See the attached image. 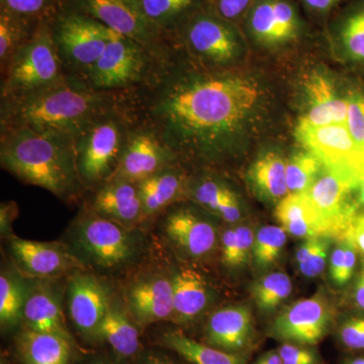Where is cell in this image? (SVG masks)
Returning a JSON list of instances; mask_svg holds the SVG:
<instances>
[{
  "label": "cell",
  "mask_w": 364,
  "mask_h": 364,
  "mask_svg": "<svg viewBox=\"0 0 364 364\" xmlns=\"http://www.w3.org/2000/svg\"><path fill=\"white\" fill-rule=\"evenodd\" d=\"M177 159L176 155L152 129L131 119L123 155L109 181L136 183L160 170L176 165Z\"/></svg>",
  "instance_id": "12"
},
{
  "label": "cell",
  "mask_w": 364,
  "mask_h": 364,
  "mask_svg": "<svg viewBox=\"0 0 364 364\" xmlns=\"http://www.w3.org/2000/svg\"><path fill=\"white\" fill-rule=\"evenodd\" d=\"M18 214V207L14 202L2 203L0 208V226H1V233L7 235V232L11 229V224L14 218Z\"/></svg>",
  "instance_id": "47"
},
{
  "label": "cell",
  "mask_w": 364,
  "mask_h": 364,
  "mask_svg": "<svg viewBox=\"0 0 364 364\" xmlns=\"http://www.w3.org/2000/svg\"><path fill=\"white\" fill-rule=\"evenodd\" d=\"M259 92L254 83L222 74L184 70L173 53L154 66L145 81L124 91V107L136 123L152 129L179 155L217 160L253 109Z\"/></svg>",
  "instance_id": "1"
},
{
  "label": "cell",
  "mask_w": 364,
  "mask_h": 364,
  "mask_svg": "<svg viewBox=\"0 0 364 364\" xmlns=\"http://www.w3.org/2000/svg\"><path fill=\"white\" fill-rule=\"evenodd\" d=\"M53 18L41 21L33 37L1 72V100L30 95L59 82L67 75L53 39Z\"/></svg>",
  "instance_id": "6"
},
{
  "label": "cell",
  "mask_w": 364,
  "mask_h": 364,
  "mask_svg": "<svg viewBox=\"0 0 364 364\" xmlns=\"http://www.w3.org/2000/svg\"><path fill=\"white\" fill-rule=\"evenodd\" d=\"M343 364H364V358L349 359V360L345 361Z\"/></svg>",
  "instance_id": "54"
},
{
  "label": "cell",
  "mask_w": 364,
  "mask_h": 364,
  "mask_svg": "<svg viewBox=\"0 0 364 364\" xmlns=\"http://www.w3.org/2000/svg\"><path fill=\"white\" fill-rule=\"evenodd\" d=\"M293 291V284L287 273L274 272L260 277L252 287V296L256 306L262 313H272Z\"/></svg>",
  "instance_id": "33"
},
{
  "label": "cell",
  "mask_w": 364,
  "mask_h": 364,
  "mask_svg": "<svg viewBox=\"0 0 364 364\" xmlns=\"http://www.w3.org/2000/svg\"><path fill=\"white\" fill-rule=\"evenodd\" d=\"M63 7L131 38L156 60L171 52L170 40L149 20L141 0H64Z\"/></svg>",
  "instance_id": "7"
},
{
  "label": "cell",
  "mask_w": 364,
  "mask_h": 364,
  "mask_svg": "<svg viewBox=\"0 0 364 364\" xmlns=\"http://www.w3.org/2000/svg\"><path fill=\"white\" fill-rule=\"evenodd\" d=\"M341 40L345 51L352 59L364 62V4L345 18Z\"/></svg>",
  "instance_id": "40"
},
{
  "label": "cell",
  "mask_w": 364,
  "mask_h": 364,
  "mask_svg": "<svg viewBox=\"0 0 364 364\" xmlns=\"http://www.w3.org/2000/svg\"><path fill=\"white\" fill-rule=\"evenodd\" d=\"M109 287L93 273H72L67 287V305L72 323L85 335L95 336L112 305Z\"/></svg>",
  "instance_id": "17"
},
{
  "label": "cell",
  "mask_w": 364,
  "mask_h": 364,
  "mask_svg": "<svg viewBox=\"0 0 364 364\" xmlns=\"http://www.w3.org/2000/svg\"><path fill=\"white\" fill-rule=\"evenodd\" d=\"M16 352L23 364H69L71 339L25 328L16 337Z\"/></svg>",
  "instance_id": "24"
},
{
  "label": "cell",
  "mask_w": 364,
  "mask_h": 364,
  "mask_svg": "<svg viewBox=\"0 0 364 364\" xmlns=\"http://www.w3.org/2000/svg\"><path fill=\"white\" fill-rule=\"evenodd\" d=\"M253 336V315L246 305L228 306L215 311L205 323V343L231 353L247 349Z\"/></svg>",
  "instance_id": "19"
},
{
  "label": "cell",
  "mask_w": 364,
  "mask_h": 364,
  "mask_svg": "<svg viewBox=\"0 0 364 364\" xmlns=\"http://www.w3.org/2000/svg\"><path fill=\"white\" fill-rule=\"evenodd\" d=\"M163 233L176 250L191 259H205L220 243L214 220L188 207L174 208L167 214Z\"/></svg>",
  "instance_id": "16"
},
{
  "label": "cell",
  "mask_w": 364,
  "mask_h": 364,
  "mask_svg": "<svg viewBox=\"0 0 364 364\" xmlns=\"http://www.w3.org/2000/svg\"><path fill=\"white\" fill-rule=\"evenodd\" d=\"M42 21L0 11V68L6 70L16 53L33 37Z\"/></svg>",
  "instance_id": "31"
},
{
  "label": "cell",
  "mask_w": 364,
  "mask_h": 364,
  "mask_svg": "<svg viewBox=\"0 0 364 364\" xmlns=\"http://www.w3.org/2000/svg\"><path fill=\"white\" fill-rule=\"evenodd\" d=\"M23 321L28 329L71 339L59 294L47 279H37L28 284Z\"/></svg>",
  "instance_id": "21"
},
{
  "label": "cell",
  "mask_w": 364,
  "mask_h": 364,
  "mask_svg": "<svg viewBox=\"0 0 364 364\" xmlns=\"http://www.w3.org/2000/svg\"><path fill=\"white\" fill-rule=\"evenodd\" d=\"M349 238L355 244L356 248L364 255V215H358L352 227Z\"/></svg>",
  "instance_id": "48"
},
{
  "label": "cell",
  "mask_w": 364,
  "mask_h": 364,
  "mask_svg": "<svg viewBox=\"0 0 364 364\" xmlns=\"http://www.w3.org/2000/svg\"><path fill=\"white\" fill-rule=\"evenodd\" d=\"M273 9L282 42L293 39L298 32V18L294 7L284 0H273Z\"/></svg>",
  "instance_id": "43"
},
{
  "label": "cell",
  "mask_w": 364,
  "mask_h": 364,
  "mask_svg": "<svg viewBox=\"0 0 364 364\" xmlns=\"http://www.w3.org/2000/svg\"><path fill=\"white\" fill-rule=\"evenodd\" d=\"M52 33L66 74L82 78L107 47L109 28L62 7L52 21Z\"/></svg>",
  "instance_id": "10"
},
{
  "label": "cell",
  "mask_w": 364,
  "mask_h": 364,
  "mask_svg": "<svg viewBox=\"0 0 364 364\" xmlns=\"http://www.w3.org/2000/svg\"><path fill=\"white\" fill-rule=\"evenodd\" d=\"M250 26L255 37L262 42L268 44L282 42L273 9V0H263L254 7Z\"/></svg>",
  "instance_id": "41"
},
{
  "label": "cell",
  "mask_w": 364,
  "mask_h": 364,
  "mask_svg": "<svg viewBox=\"0 0 364 364\" xmlns=\"http://www.w3.org/2000/svg\"><path fill=\"white\" fill-rule=\"evenodd\" d=\"M255 364H262V363H260L259 361H256Z\"/></svg>",
  "instance_id": "57"
},
{
  "label": "cell",
  "mask_w": 364,
  "mask_h": 364,
  "mask_svg": "<svg viewBox=\"0 0 364 364\" xmlns=\"http://www.w3.org/2000/svg\"><path fill=\"white\" fill-rule=\"evenodd\" d=\"M296 135L305 150L315 155L325 167L359 169L364 152L354 142L346 124L308 127L299 124Z\"/></svg>",
  "instance_id": "18"
},
{
  "label": "cell",
  "mask_w": 364,
  "mask_h": 364,
  "mask_svg": "<svg viewBox=\"0 0 364 364\" xmlns=\"http://www.w3.org/2000/svg\"><path fill=\"white\" fill-rule=\"evenodd\" d=\"M92 364H107V363H92Z\"/></svg>",
  "instance_id": "56"
},
{
  "label": "cell",
  "mask_w": 364,
  "mask_h": 364,
  "mask_svg": "<svg viewBox=\"0 0 364 364\" xmlns=\"http://www.w3.org/2000/svg\"><path fill=\"white\" fill-rule=\"evenodd\" d=\"M173 289V321L181 324L200 317L214 301V289L195 268L179 267L169 272Z\"/></svg>",
  "instance_id": "20"
},
{
  "label": "cell",
  "mask_w": 364,
  "mask_h": 364,
  "mask_svg": "<svg viewBox=\"0 0 364 364\" xmlns=\"http://www.w3.org/2000/svg\"><path fill=\"white\" fill-rule=\"evenodd\" d=\"M160 342L193 364H246L245 358L240 353H231L200 343L177 330L163 333Z\"/></svg>",
  "instance_id": "28"
},
{
  "label": "cell",
  "mask_w": 364,
  "mask_h": 364,
  "mask_svg": "<svg viewBox=\"0 0 364 364\" xmlns=\"http://www.w3.org/2000/svg\"><path fill=\"white\" fill-rule=\"evenodd\" d=\"M341 343L352 350H364V318H347L339 328Z\"/></svg>",
  "instance_id": "44"
},
{
  "label": "cell",
  "mask_w": 364,
  "mask_h": 364,
  "mask_svg": "<svg viewBox=\"0 0 364 364\" xmlns=\"http://www.w3.org/2000/svg\"><path fill=\"white\" fill-rule=\"evenodd\" d=\"M28 282L16 270H2L0 275V323L11 329L23 321Z\"/></svg>",
  "instance_id": "30"
},
{
  "label": "cell",
  "mask_w": 364,
  "mask_h": 364,
  "mask_svg": "<svg viewBox=\"0 0 364 364\" xmlns=\"http://www.w3.org/2000/svg\"><path fill=\"white\" fill-rule=\"evenodd\" d=\"M1 167L20 181L64 200L83 188L76 162L75 138L18 129L0 134Z\"/></svg>",
  "instance_id": "3"
},
{
  "label": "cell",
  "mask_w": 364,
  "mask_h": 364,
  "mask_svg": "<svg viewBox=\"0 0 364 364\" xmlns=\"http://www.w3.org/2000/svg\"><path fill=\"white\" fill-rule=\"evenodd\" d=\"M346 126L354 142L364 152V93L354 92L349 95Z\"/></svg>",
  "instance_id": "42"
},
{
  "label": "cell",
  "mask_w": 364,
  "mask_h": 364,
  "mask_svg": "<svg viewBox=\"0 0 364 364\" xmlns=\"http://www.w3.org/2000/svg\"><path fill=\"white\" fill-rule=\"evenodd\" d=\"M358 250L350 238L339 240L330 257L329 272L336 286L344 287L350 282L358 260Z\"/></svg>",
  "instance_id": "38"
},
{
  "label": "cell",
  "mask_w": 364,
  "mask_h": 364,
  "mask_svg": "<svg viewBox=\"0 0 364 364\" xmlns=\"http://www.w3.org/2000/svg\"><path fill=\"white\" fill-rule=\"evenodd\" d=\"M257 361L262 364H284L277 350L268 351L267 353L262 354Z\"/></svg>",
  "instance_id": "53"
},
{
  "label": "cell",
  "mask_w": 364,
  "mask_h": 364,
  "mask_svg": "<svg viewBox=\"0 0 364 364\" xmlns=\"http://www.w3.org/2000/svg\"><path fill=\"white\" fill-rule=\"evenodd\" d=\"M91 212L133 229L144 220L142 202L134 182L112 181L97 188Z\"/></svg>",
  "instance_id": "22"
},
{
  "label": "cell",
  "mask_w": 364,
  "mask_h": 364,
  "mask_svg": "<svg viewBox=\"0 0 364 364\" xmlns=\"http://www.w3.org/2000/svg\"><path fill=\"white\" fill-rule=\"evenodd\" d=\"M71 240L81 263L100 272L128 267L142 252L140 234L92 212L74 224Z\"/></svg>",
  "instance_id": "4"
},
{
  "label": "cell",
  "mask_w": 364,
  "mask_h": 364,
  "mask_svg": "<svg viewBox=\"0 0 364 364\" xmlns=\"http://www.w3.org/2000/svg\"><path fill=\"white\" fill-rule=\"evenodd\" d=\"M358 196L359 203L364 205V153L358 170Z\"/></svg>",
  "instance_id": "52"
},
{
  "label": "cell",
  "mask_w": 364,
  "mask_h": 364,
  "mask_svg": "<svg viewBox=\"0 0 364 364\" xmlns=\"http://www.w3.org/2000/svg\"><path fill=\"white\" fill-rule=\"evenodd\" d=\"M144 220L154 217L186 196L188 179L176 165L136 182Z\"/></svg>",
  "instance_id": "23"
},
{
  "label": "cell",
  "mask_w": 364,
  "mask_h": 364,
  "mask_svg": "<svg viewBox=\"0 0 364 364\" xmlns=\"http://www.w3.org/2000/svg\"><path fill=\"white\" fill-rule=\"evenodd\" d=\"M249 2L250 0H212L213 9L227 21L241 16L247 9Z\"/></svg>",
  "instance_id": "46"
},
{
  "label": "cell",
  "mask_w": 364,
  "mask_h": 364,
  "mask_svg": "<svg viewBox=\"0 0 364 364\" xmlns=\"http://www.w3.org/2000/svg\"><path fill=\"white\" fill-rule=\"evenodd\" d=\"M324 165L309 151L294 154L287 162V184L289 193H306L317 181Z\"/></svg>",
  "instance_id": "34"
},
{
  "label": "cell",
  "mask_w": 364,
  "mask_h": 364,
  "mask_svg": "<svg viewBox=\"0 0 364 364\" xmlns=\"http://www.w3.org/2000/svg\"><path fill=\"white\" fill-rule=\"evenodd\" d=\"M141 364H177L166 356L159 353H149L145 356Z\"/></svg>",
  "instance_id": "51"
},
{
  "label": "cell",
  "mask_w": 364,
  "mask_h": 364,
  "mask_svg": "<svg viewBox=\"0 0 364 364\" xmlns=\"http://www.w3.org/2000/svg\"><path fill=\"white\" fill-rule=\"evenodd\" d=\"M330 241L327 237H315L306 239L299 246L296 261L299 270L309 279L317 277L324 272L329 254Z\"/></svg>",
  "instance_id": "37"
},
{
  "label": "cell",
  "mask_w": 364,
  "mask_h": 364,
  "mask_svg": "<svg viewBox=\"0 0 364 364\" xmlns=\"http://www.w3.org/2000/svg\"><path fill=\"white\" fill-rule=\"evenodd\" d=\"M188 51L196 58L213 65H224L236 58L239 52L237 33L214 9L196 11L176 31Z\"/></svg>",
  "instance_id": "11"
},
{
  "label": "cell",
  "mask_w": 364,
  "mask_h": 364,
  "mask_svg": "<svg viewBox=\"0 0 364 364\" xmlns=\"http://www.w3.org/2000/svg\"><path fill=\"white\" fill-rule=\"evenodd\" d=\"M306 91L310 105L331 112L334 124H346L348 100L336 97L329 79L320 74H314L306 83Z\"/></svg>",
  "instance_id": "35"
},
{
  "label": "cell",
  "mask_w": 364,
  "mask_h": 364,
  "mask_svg": "<svg viewBox=\"0 0 364 364\" xmlns=\"http://www.w3.org/2000/svg\"><path fill=\"white\" fill-rule=\"evenodd\" d=\"M306 6L316 11H324L331 9L334 4H336L339 0H304Z\"/></svg>",
  "instance_id": "50"
},
{
  "label": "cell",
  "mask_w": 364,
  "mask_h": 364,
  "mask_svg": "<svg viewBox=\"0 0 364 364\" xmlns=\"http://www.w3.org/2000/svg\"><path fill=\"white\" fill-rule=\"evenodd\" d=\"M331 304L323 293L296 301L273 321L270 334L289 343L312 346L318 344L333 323Z\"/></svg>",
  "instance_id": "13"
},
{
  "label": "cell",
  "mask_w": 364,
  "mask_h": 364,
  "mask_svg": "<svg viewBox=\"0 0 364 364\" xmlns=\"http://www.w3.org/2000/svg\"><path fill=\"white\" fill-rule=\"evenodd\" d=\"M277 352L284 364H320L318 354L306 345L284 342Z\"/></svg>",
  "instance_id": "45"
},
{
  "label": "cell",
  "mask_w": 364,
  "mask_h": 364,
  "mask_svg": "<svg viewBox=\"0 0 364 364\" xmlns=\"http://www.w3.org/2000/svg\"><path fill=\"white\" fill-rule=\"evenodd\" d=\"M64 6V0H0V11L43 21L52 18Z\"/></svg>",
  "instance_id": "39"
},
{
  "label": "cell",
  "mask_w": 364,
  "mask_h": 364,
  "mask_svg": "<svg viewBox=\"0 0 364 364\" xmlns=\"http://www.w3.org/2000/svg\"><path fill=\"white\" fill-rule=\"evenodd\" d=\"M354 299L356 305L364 311V260H363V267L359 272L358 279H356L355 287H354Z\"/></svg>",
  "instance_id": "49"
},
{
  "label": "cell",
  "mask_w": 364,
  "mask_h": 364,
  "mask_svg": "<svg viewBox=\"0 0 364 364\" xmlns=\"http://www.w3.org/2000/svg\"><path fill=\"white\" fill-rule=\"evenodd\" d=\"M124 308L136 326L173 320V289L169 274L150 272L132 280L124 291Z\"/></svg>",
  "instance_id": "15"
},
{
  "label": "cell",
  "mask_w": 364,
  "mask_h": 364,
  "mask_svg": "<svg viewBox=\"0 0 364 364\" xmlns=\"http://www.w3.org/2000/svg\"><path fill=\"white\" fill-rule=\"evenodd\" d=\"M0 364H9V363H6V359L1 358V363H0Z\"/></svg>",
  "instance_id": "55"
},
{
  "label": "cell",
  "mask_w": 364,
  "mask_h": 364,
  "mask_svg": "<svg viewBox=\"0 0 364 364\" xmlns=\"http://www.w3.org/2000/svg\"><path fill=\"white\" fill-rule=\"evenodd\" d=\"M123 92L97 90L82 78L67 74L43 90L1 100L0 132L28 129L76 138L98 117L121 107Z\"/></svg>",
  "instance_id": "2"
},
{
  "label": "cell",
  "mask_w": 364,
  "mask_h": 364,
  "mask_svg": "<svg viewBox=\"0 0 364 364\" xmlns=\"http://www.w3.org/2000/svg\"><path fill=\"white\" fill-rule=\"evenodd\" d=\"M287 162L279 153L260 155L248 170L247 181L254 195L262 202L277 205L289 195Z\"/></svg>",
  "instance_id": "25"
},
{
  "label": "cell",
  "mask_w": 364,
  "mask_h": 364,
  "mask_svg": "<svg viewBox=\"0 0 364 364\" xmlns=\"http://www.w3.org/2000/svg\"><path fill=\"white\" fill-rule=\"evenodd\" d=\"M287 232L282 227L261 228L252 249L254 263L260 269L272 267L284 252L287 244Z\"/></svg>",
  "instance_id": "36"
},
{
  "label": "cell",
  "mask_w": 364,
  "mask_h": 364,
  "mask_svg": "<svg viewBox=\"0 0 364 364\" xmlns=\"http://www.w3.org/2000/svg\"><path fill=\"white\" fill-rule=\"evenodd\" d=\"M131 119L123 102L91 123L75 138L76 162L83 188H100L116 171L123 155Z\"/></svg>",
  "instance_id": "5"
},
{
  "label": "cell",
  "mask_w": 364,
  "mask_h": 364,
  "mask_svg": "<svg viewBox=\"0 0 364 364\" xmlns=\"http://www.w3.org/2000/svg\"><path fill=\"white\" fill-rule=\"evenodd\" d=\"M203 0H141L149 20L171 38L186 20L200 11Z\"/></svg>",
  "instance_id": "29"
},
{
  "label": "cell",
  "mask_w": 364,
  "mask_h": 364,
  "mask_svg": "<svg viewBox=\"0 0 364 364\" xmlns=\"http://www.w3.org/2000/svg\"><path fill=\"white\" fill-rule=\"evenodd\" d=\"M275 219L282 229L296 238L325 237L322 223L305 193H289L275 208Z\"/></svg>",
  "instance_id": "26"
},
{
  "label": "cell",
  "mask_w": 364,
  "mask_h": 364,
  "mask_svg": "<svg viewBox=\"0 0 364 364\" xmlns=\"http://www.w3.org/2000/svg\"><path fill=\"white\" fill-rule=\"evenodd\" d=\"M255 241L253 230L248 226L227 228L220 235V256L223 267L236 270L247 262Z\"/></svg>",
  "instance_id": "32"
},
{
  "label": "cell",
  "mask_w": 364,
  "mask_h": 364,
  "mask_svg": "<svg viewBox=\"0 0 364 364\" xmlns=\"http://www.w3.org/2000/svg\"><path fill=\"white\" fill-rule=\"evenodd\" d=\"M358 170L351 167H325L317 181L305 193L318 215L325 237L344 240L350 236L358 218Z\"/></svg>",
  "instance_id": "8"
},
{
  "label": "cell",
  "mask_w": 364,
  "mask_h": 364,
  "mask_svg": "<svg viewBox=\"0 0 364 364\" xmlns=\"http://www.w3.org/2000/svg\"><path fill=\"white\" fill-rule=\"evenodd\" d=\"M9 251L20 272L37 279H51L82 269L73 251L57 242L9 237Z\"/></svg>",
  "instance_id": "14"
},
{
  "label": "cell",
  "mask_w": 364,
  "mask_h": 364,
  "mask_svg": "<svg viewBox=\"0 0 364 364\" xmlns=\"http://www.w3.org/2000/svg\"><path fill=\"white\" fill-rule=\"evenodd\" d=\"M95 336L105 340L123 358L135 355L140 347L136 323L126 309L117 303H112L104 320L98 326Z\"/></svg>",
  "instance_id": "27"
},
{
  "label": "cell",
  "mask_w": 364,
  "mask_h": 364,
  "mask_svg": "<svg viewBox=\"0 0 364 364\" xmlns=\"http://www.w3.org/2000/svg\"><path fill=\"white\" fill-rule=\"evenodd\" d=\"M155 60L142 45L109 28L104 53L82 79L95 90L123 92L142 85Z\"/></svg>",
  "instance_id": "9"
}]
</instances>
